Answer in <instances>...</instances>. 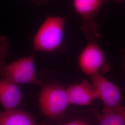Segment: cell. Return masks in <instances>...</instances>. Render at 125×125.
Masks as SVG:
<instances>
[{
	"label": "cell",
	"mask_w": 125,
	"mask_h": 125,
	"mask_svg": "<svg viewBox=\"0 0 125 125\" xmlns=\"http://www.w3.org/2000/svg\"><path fill=\"white\" fill-rule=\"evenodd\" d=\"M41 88L38 97L41 112L48 120L62 121L70 105L67 88L55 80L47 81Z\"/></svg>",
	"instance_id": "cell-1"
},
{
	"label": "cell",
	"mask_w": 125,
	"mask_h": 125,
	"mask_svg": "<svg viewBox=\"0 0 125 125\" xmlns=\"http://www.w3.org/2000/svg\"><path fill=\"white\" fill-rule=\"evenodd\" d=\"M67 17L48 15L33 37V52H54L63 45Z\"/></svg>",
	"instance_id": "cell-2"
},
{
	"label": "cell",
	"mask_w": 125,
	"mask_h": 125,
	"mask_svg": "<svg viewBox=\"0 0 125 125\" xmlns=\"http://www.w3.org/2000/svg\"><path fill=\"white\" fill-rule=\"evenodd\" d=\"M0 76L17 84H33L42 87L44 83L36 74L34 53L7 63L0 62Z\"/></svg>",
	"instance_id": "cell-3"
},
{
	"label": "cell",
	"mask_w": 125,
	"mask_h": 125,
	"mask_svg": "<svg viewBox=\"0 0 125 125\" xmlns=\"http://www.w3.org/2000/svg\"><path fill=\"white\" fill-rule=\"evenodd\" d=\"M112 0H72L75 12L80 17L81 29L89 41H97L100 37L96 18L103 6Z\"/></svg>",
	"instance_id": "cell-4"
},
{
	"label": "cell",
	"mask_w": 125,
	"mask_h": 125,
	"mask_svg": "<svg viewBox=\"0 0 125 125\" xmlns=\"http://www.w3.org/2000/svg\"><path fill=\"white\" fill-rule=\"evenodd\" d=\"M90 77L92 83L98 93L99 99L102 101L103 113L118 112L125 108L121 105L123 96L117 85L101 73L95 74Z\"/></svg>",
	"instance_id": "cell-5"
},
{
	"label": "cell",
	"mask_w": 125,
	"mask_h": 125,
	"mask_svg": "<svg viewBox=\"0 0 125 125\" xmlns=\"http://www.w3.org/2000/svg\"><path fill=\"white\" fill-rule=\"evenodd\" d=\"M78 64L83 73L90 76L106 72L109 68L105 54L97 41H89L78 56Z\"/></svg>",
	"instance_id": "cell-6"
},
{
	"label": "cell",
	"mask_w": 125,
	"mask_h": 125,
	"mask_svg": "<svg viewBox=\"0 0 125 125\" xmlns=\"http://www.w3.org/2000/svg\"><path fill=\"white\" fill-rule=\"evenodd\" d=\"M67 91L69 103L72 105L87 106L99 99L97 91L92 83L87 79L70 85Z\"/></svg>",
	"instance_id": "cell-7"
},
{
	"label": "cell",
	"mask_w": 125,
	"mask_h": 125,
	"mask_svg": "<svg viewBox=\"0 0 125 125\" xmlns=\"http://www.w3.org/2000/svg\"><path fill=\"white\" fill-rule=\"evenodd\" d=\"M23 97L18 84L4 78L0 79V104L5 110L16 109Z\"/></svg>",
	"instance_id": "cell-8"
},
{
	"label": "cell",
	"mask_w": 125,
	"mask_h": 125,
	"mask_svg": "<svg viewBox=\"0 0 125 125\" xmlns=\"http://www.w3.org/2000/svg\"><path fill=\"white\" fill-rule=\"evenodd\" d=\"M0 125H57V123L49 120L38 123L29 113L14 109L0 112Z\"/></svg>",
	"instance_id": "cell-9"
},
{
	"label": "cell",
	"mask_w": 125,
	"mask_h": 125,
	"mask_svg": "<svg viewBox=\"0 0 125 125\" xmlns=\"http://www.w3.org/2000/svg\"><path fill=\"white\" fill-rule=\"evenodd\" d=\"M93 109L98 125H125V108L118 112L100 114Z\"/></svg>",
	"instance_id": "cell-10"
},
{
	"label": "cell",
	"mask_w": 125,
	"mask_h": 125,
	"mask_svg": "<svg viewBox=\"0 0 125 125\" xmlns=\"http://www.w3.org/2000/svg\"><path fill=\"white\" fill-rule=\"evenodd\" d=\"M10 46L9 39L5 36L0 37V62L5 60Z\"/></svg>",
	"instance_id": "cell-11"
},
{
	"label": "cell",
	"mask_w": 125,
	"mask_h": 125,
	"mask_svg": "<svg viewBox=\"0 0 125 125\" xmlns=\"http://www.w3.org/2000/svg\"><path fill=\"white\" fill-rule=\"evenodd\" d=\"M57 125H94L89 121L79 118L66 121H61L57 122Z\"/></svg>",
	"instance_id": "cell-12"
},
{
	"label": "cell",
	"mask_w": 125,
	"mask_h": 125,
	"mask_svg": "<svg viewBox=\"0 0 125 125\" xmlns=\"http://www.w3.org/2000/svg\"><path fill=\"white\" fill-rule=\"evenodd\" d=\"M46 1H47V0H37V2L41 4V3H44L45 2H46Z\"/></svg>",
	"instance_id": "cell-13"
},
{
	"label": "cell",
	"mask_w": 125,
	"mask_h": 125,
	"mask_svg": "<svg viewBox=\"0 0 125 125\" xmlns=\"http://www.w3.org/2000/svg\"><path fill=\"white\" fill-rule=\"evenodd\" d=\"M123 0H114L115 2L116 3H120L121 2H122Z\"/></svg>",
	"instance_id": "cell-14"
},
{
	"label": "cell",
	"mask_w": 125,
	"mask_h": 125,
	"mask_svg": "<svg viewBox=\"0 0 125 125\" xmlns=\"http://www.w3.org/2000/svg\"><path fill=\"white\" fill-rule=\"evenodd\" d=\"M32 1L33 2H37V0H32Z\"/></svg>",
	"instance_id": "cell-15"
}]
</instances>
